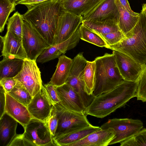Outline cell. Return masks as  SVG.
<instances>
[{"label": "cell", "instance_id": "obj_1", "mask_svg": "<svg viewBox=\"0 0 146 146\" xmlns=\"http://www.w3.org/2000/svg\"><path fill=\"white\" fill-rule=\"evenodd\" d=\"M27 12L22 15L44 38L50 46L54 40L59 17L65 11L59 0H47L37 3L26 5Z\"/></svg>", "mask_w": 146, "mask_h": 146}, {"label": "cell", "instance_id": "obj_2", "mask_svg": "<svg viewBox=\"0 0 146 146\" xmlns=\"http://www.w3.org/2000/svg\"><path fill=\"white\" fill-rule=\"evenodd\" d=\"M137 88V81L124 80L112 90L94 97L86 114L102 118L107 116L136 97Z\"/></svg>", "mask_w": 146, "mask_h": 146}, {"label": "cell", "instance_id": "obj_3", "mask_svg": "<svg viewBox=\"0 0 146 146\" xmlns=\"http://www.w3.org/2000/svg\"><path fill=\"white\" fill-rule=\"evenodd\" d=\"M118 43L106 48L123 53L144 66L146 64V15L141 11L133 28Z\"/></svg>", "mask_w": 146, "mask_h": 146}, {"label": "cell", "instance_id": "obj_4", "mask_svg": "<svg viewBox=\"0 0 146 146\" xmlns=\"http://www.w3.org/2000/svg\"><path fill=\"white\" fill-rule=\"evenodd\" d=\"M96 78L93 95L95 97L114 89L124 80L117 66L113 53L96 57Z\"/></svg>", "mask_w": 146, "mask_h": 146}, {"label": "cell", "instance_id": "obj_5", "mask_svg": "<svg viewBox=\"0 0 146 146\" xmlns=\"http://www.w3.org/2000/svg\"><path fill=\"white\" fill-rule=\"evenodd\" d=\"M53 105L56 110L58 122L53 138L92 125L86 114L69 110L59 103Z\"/></svg>", "mask_w": 146, "mask_h": 146}, {"label": "cell", "instance_id": "obj_6", "mask_svg": "<svg viewBox=\"0 0 146 146\" xmlns=\"http://www.w3.org/2000/svg\"><path fill=\"white\" fill-rule=\"evenodd\" d=\"M100 127L114 131L115 138L110 142L109 145H111L120 143L136 134L143 129V123L139 119L115 118L109 119Z\"/></svg>", "mask_w": 146, "mask_h": 146}, {"label": "cell", "instance_id": "obj_7", "mask_svg": "<svg viewBox=\"0 0 146 146\" xmlns=\"http://www.w3.org/2000/svg\"><path fill=\"white\" fill-rule=\"evenodd\" d=\"M22 69L14 78L29 92L33 98L42 86L41 72L36 61L25 59Z\"/></svg>", "mask_w": 146, "mask_h": 146}, {"label": "cell", "instance_id": "obj_8", "mask_svg": "<svg viewBox=\"0 0 146 146\" xmlns=\"http://www.w3.org/2000/svg\"><path fill=\"white\" fill-rule=\"evenodd\" d=\"M22 42L28 58L35 61L43 51L50 46L40 35L24 20Z\"/></svg>", "mask_w": 146, "mask_h": 146}, {"label": "cell", "instance_id": "obj_9", "mask_svg": "<svg viewBox=\"0 0 146 146\" xmlns=\"http://www.w3.org/2000/svg\"><path fill=\"white\" fill-rule=\"evenodd\" d=\"M24 129V137L34 146H55L45 122L32 118Z\"/></svg>", "mask_w": 146, "mask_h": 146}, {"label": "cell", "instance_id": "obj_10", "mask_svg": "<svg viewBox=\"0 0 146 146\" xmlns=\"http://www.w3.org/2000/svg\"><path fill=\"white\" fill-rule=\"evenodd\" d=\"M82 16L64 11L59 17L56 27L54 44L66 40L82 23Z\"/></svg>", "mask_w": 146, "mask_h": 146}, {"label": "cell", "instance_id": "obj_11", "mask_svg": "<svg viewBox=\"0 0 146 146\" xmlns=\"http://www.w3.org/2000/svg\"><path fill=\"white\" fill-rule=\"evenodd\" d=\"M112 51L117 66L124 80L137 81L144 66L123 53Z\"/></svg>", "mask_w": 146, "mask_h": 146}, {"label": "cell", "instance_id": "obj_12", "mask_svg": "<svg viewBox=\"0 0 146 146\" xmlns=\"http://www.w3.org/2000/svg\"><path fill=\"white\" fill-rule=\"evenodd\" d=\"M80 26L72 35L66 40L46 48L36 60V62L43 63L58 58L67 51L74 48L78 43Z\"/></svg>", "mask_w": 146, "mask_h": 146}, {"label": "cell", "instance_id": "obj_13", "mask_svg": "<svg viewBox=\"0 0 146 146\" xmlns=\"http://www.w3.org/2000/svg\"><path fill=\"white\" fill-rule=\"evenodd\" d=\"M53 105L42 85L27 107L32 118L45 122Z\"/></svg>", "mask_w": 146, "mask_h": 146}, {"label": "cell", "instance_id": "obj_14", "mask_svg": "<svg viewBox=\"0 0 146 146\" xmlns=\"http://www.w3.org/2000/svg\"><path fill=\"white\" fill-rule=\"evenodd\" d=\"M55 88L60 100L59 103L66 109L86 114V109L80 97L73 88L66 83Z\"/></svg>", "mask_w": 146, "mask_h": 146}, {"label": "cell", "instance_id": "obj_15", "mask_svg": "<svg viewBox=\"0 0 146 146\" xmlns=\"http://www.w3.org/2000/svg\"><path fill=\"white\" fill-rule=\"evenodd\" d=\"M0 38L3 43L1 55L3 57L23 60L28 58L22 41L15 38L9 31L7 30L4 36H0Z\"/></svg>", "mask_w": 146, "mask_h": 146}, {"label": "cell", "instance_id": "obj_16", "mask_svg": "<svg viewBox=\"0 0 146 146\" xmlns=\"http://www.w3.org/2000/svg\"><path fill=\"white\" fill-rule=\"evenodd\" d=\"M5 112L16 120L25 128L32 118L27 107L6 93Z\"/></svg>", "mask_w": 146, "mask_h": 146}, {"label": "cell", "instance_id": "obj_17", "mask_svg": "<svg viewBox=\"0 0 146 146\" xmlns=\"http://www.w3.org/2000/svg\"><path fill=\"white\" fill-rule=\"evenodd\" d=\"M119 12L115 0H105L92 12L82 17V21L114 19L118 23Z\"/></svg>", "mask_w": 146, "mask_h": 146}, {"label": "cell", "instance_id": "obj_18", "mask_svg": "<svg viewBox=\"0 0 146 146\" xmlns=\"http://www.w3.org/2000/svg\"><path fill=\"white\" fill-rule=\"evenodd\" d=\"M115 138L113 131L101 128L69 146H107Z\"/></svg>", "mask_w": 146, "mask_h": 146}, {"label": "cell", "instance_id": "obj_19", "mask_svg": "<svg viewBox=\"0 0 146 146\" xmlns=\"http://www.w3.org/2000/svg\"><path fill=\"white\" fill-rule=\"evenodd\" d=\"M18 123L6 112L0 118V146H9L17 134Z\"/></svg>", "mask_w": 146, "mask_h": 146}, {"label": "cell", "instance_id": "obj_20", "mask_svg": "<svg viewBox=\"0 0 146 146\" xmlns=\"http://www.w3.org/2000/svg\"><path fill=\"white\" fill-rule=\"evenodd\" d=\"M72 60L64 54L58 57L56 69L49 84L58 86L65 84L68 77L72 66Z\"/></svg>", "mask_w": 146, "mask_h": 146}, {"label": "cell", "instance_id": "obj_21", "mask_svg": "<svg viewBox=\"0 0 146 146\" xmlns=\"http://www.w3.org/2000/svg\"><path fill=\"white\" fill-rule=\"evenodd\" d=\"M101 128L100 127L92 125L53 138V142L55 146H69Z\"/></svg>", "mask_w": 146, "mask_h": 146}, {"label": "cell", "instance_id": "obj_22", "mask_svg": "<svg viewBox=\"0 0 146 146\" xmlns=\"http://www.w3.org/2000/svg\"><path fill=\"white\" fill-rule=\"evenodd\" d=\"M82 23L97 34H107L120 31L117 22L114 19L99 21L85 20L82 21Z\"/></svg>", "mask_w": 146, "mask_h": 146}, {"label": "cell", "instance_id": "obj_23", "mask_svg": "<svg viewBox=\"0 0 146 146\" xmlns=\"http://www.w3.org/2000/svg\"><path fill=\"white\" fill-rule=\"evenodd\" d=\"M115 2L119 12L118 26L120 30L125 35L135 27L138 21L139 15L135 16L130 14L121 5L119 0H115Z\"/></svg>", "mask_w": 146, "mask_h": 146}, {"label": "cell", "instance_id": "obj_24", "mask_svg": "<svg viewBox=\"0 0 146 146\" xmlns=\"http://www.w3.org/2000/svg\"><path fill=\"white\" fill-rule=\"evenodd\" d=\"M24 61L23 60L17 58L3 57L0 62V79L16 76L21 70Z\"/></svg>", "mask_w": 146, "mask_h": 146}, {"label": "cell", "instance_id": "obj_25", "mask_svg": "<svg viewBox=\"0 0 146 146\" xmlns=\"http://www.w3.org/2000/svg\"><path fill=\"white\" fill-rule=\"evenodd\" d=\"M64 10L83 16L91 6L92 0H59Z\"/></svg>", "mask_w": 146, "mask_h": 146}, {"label": "cell", "instance_id": "obj_26", "mask_svg": "<svg viewBox=\"0 0 146 146\" xmlns=\"http://www.w3.org/2000/svg\"><path fill=\"white\" fill-rule=\"evenodd\" d=\"M96 69L94 60H87L84 68V79L86 90L89 95H93L96 82Z\"/></svg>", "mask_w": 146, "mask_h": 146}, {"label": "cell", "instance_id": "obj_27", "mask_svg": "<svg viewBox=\"0 0 146 146\" xmlns=\"http://www.w3.org/2000/svg\"><path fill=\"white\" fill-rule=\"evenodd\" d=\"M24 20L22 15L15 12L8 20L7 30L9 31L17 39L22 41Z\"/></svg>", "mask_w": 146, "mask_h": 146}, {"label": "cell", "instance_id": "obj_28", "mask_svg": "<svg viewBox=\"0 0 146 146\" xmlns=\"http://www.w3.org/2000/svg\"><path fill=\"white\" fill-rule=\"evenodd\" d=\"M79 37L81 40L98 46L106 48L107 46L105 42L101 36L82 23L80 26Z\"/></svg>", "mask_w": 146, "mask_h": 146}, {"label": "cell", "instance_id": "obj_29", "mask_svg": "<svg viewBox=\"0 0 146 146\" xmlns=\"http://www.w3.org/2000/svg\"><path fill=\"white\" fill-rule=\"evenodd\" d=\"M16 1L13 0H0V32L4 31L9 16L15 10Z\"/></svg>", "mask_w": 146, "mask_h": 146}, {"label": "cell", "instance_id": "obj_30", "mask_svg": "<svg viewBox=\"0 0 146 146\" xmlns=\"http://www.w3.org/2000/svg\"><path fill=\"white\" fill-rule=\"evenodd\" d=\"M7 93L27 107L33 98L27 90L17 82L11 91Z\"/></svg>", "mask_w": 146, "mask_h": 146}, {"label": "cell", "instance_id": "obj_31", "mask_svg": "<svg viewBox=\"0 0 146 146\" xmlns=\"http://www.w3.org/2000/svg\"><path fill=\"white\" fill-rule=\"evenodd\" d=\"M120 144V146H146V128L142 129L136 134Z\"/></svg>", "mask_w": 146, "mask_h": 146}, {"label": "cell", "instance_id": "obj_32", "mask_svg": "<svg viewBox=\"0 0 146 146\" xmlns=\"http://www.w3.org/2000/svg\"><path fill=\"white\" fill-rule=\"evenodd\" d=\"M136 97L138 100L146 102V64L143 66L137 81Z\"/></svg>", "mask_w": 146, "mask_h": 146}, {"label": "cell", "instance_id": "obj_33", "mask_svg": "<svg viewBox=\"0 0 146 146\" xmlns=\"http://www.w3.org/2000/svg\"><path fill=\"white\" fill-rule=\"evenodd\" d=\"M98 35L104 40L107 46L115 44L121 41L125 37V35L121 31Z\"/></svg>", "mask_w": 146, "mask_h": 146}, {"label": "cell", "instance_id": "obj_34", "mask_svg": "<svg viewBox=\"0 0 146 146\" xmlns=\"http://www.w3.org/2000/svg\"><path fill=\"white\" fill-rule=\"evenodd\" d=\"M45 122L53 137L54 136L58 122L56 110L54 105L52 107L49 115Z\"/></svg>", "mask_w": 146, "mask_h": 146}, {"label": "cell", "instance_id": "obj_35", "mask_svg": "<svg viewBox=\"0 0 146 146\" xmlns=\"http://www.w3.org/2000/svg\"><path fill=\"white\" fill-rule=\"evenodd\" d=\"M44 86L48 97L53 105L60 102V100L55 88V86L48 83Z\"/></svg>", "mask_w": 146, "mask_h": 146}, {"label": "cell", "instance_id": "obj_36", "mask_svg": "<svg viewBox=\"0 0 146 146\" xmlns=\"http://www.w3.org/2000/svg\"><path fill=\"white\" fill-rule=\"evenodd\" d=\"M34 146L24 136L23 134H16L9 146Z\"/></svg>", "mask_w": 146, "mask_h": 146}, {"label": "cell", "instance_id": "obj_37", "mask_svg": "<svg viewBox=\"0 0 146 146\" xmlns=\"http://www.w3.org/2000/svg\"><path fill=\"white\" fill-rule=\"evenodd\" d=\"M17 80L14 78H7L0 79V85L6 93L11 92L17 83Z\"/></svg>", "mask_w": 146, "mask_h": 146}, {"label": "cell", "instance_id": "obj_38", "mask_svg": "<svg viewBox=\"0 0 146 146\" xmlns=\"http://www.w3.org/2000/svg\"><path fill=\"white\" fill-rule=\"evenodd\" d=\"M0 90V118H1L5 112L6 93L3 87L1 86Z\"/></svg>", "mask_w": 146, "mask_h": 146}, {"label": "cell", "instance_id": "obj_39", "mask_svg": "<svg viewBox=\"0 0 146 146\" xmlns=\"http://www.w3.org/2000/svg\"><path fill=\"white\" fill-rule=\"evenodd\" d=\"M105 0H92V4L84 16L92 12ZM82 16V17H83Z\"/></svg>", "mask_w": 146, "mask_h": 146}, {"label": "cell", "instance_id": "obj_40", "mask_svg": "<svg viewBox=\"0 0 146 146\" xmlns=\"http://www.w3.org/2000/svg\"><path fill=\"white\" fill-rule=\"evenodd\" d=\"M121 5L131 14L135 16H139L140 13H137L133 11L131 9L127 0H119Z\"/></svg>", "mask_w": 146, "mask_h": 146}, {"label": "cell", "instance_id": "obj_41", "mask_svg": "<svg viewBox=\"0 0 146 146\" xmlns=\"http://www.w3.org/2000/svg\"><path fill=\"white\" fill-rule=\"evenodd\" d=\"M47 0H16L17 5L22 4L24 5L37 3Z\"/></svg>", "mask_w": 146, "mask_h": 146}, {"label": "cell", "instance_id": "obj_42", "mask_svg": "<svg viewBox=\"0 0 146 146\" xmlns=\"http://www.w3.org/2000/svg\"><path fill=\"white\" fill-rule=\"evenodd\" d=\"M146 15V4H143L142 6V9L141 10Z\"/></svg>", "mask_w": 146, "mask_h": 146}, {"label": "cell", "instance_id": "obj_43", "mask_svg": "<svg viewBox=\"0 0 146 146\" xmlns=\"http://www.w3.org/2000/svg\"><path fill=\"white\" fill-rule=\"evenodd\" d=\"M13 0L15 1L16 0Z\"/></svg>", "mask_w": 146, "mask_h": 146}, {"label": "cell", "instance_id": "obj_44", "mask_svg": "<svg viewBox=\"0 0 146 146\" xmlns=\"http://www.w3.org/2000/svg\"></svg>", "mask_w": 146, "mask_h": 146}]
</instances>
